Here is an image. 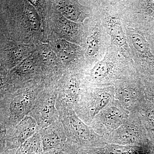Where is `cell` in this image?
<instances>
[{
	"instance_id": "6da1fadb",
	"label": "cell",
	"mask_w": 154,
	"mask_h": 154,
	"mask_svg": "<svg viewBox=\"0 0 154 154\" xmlns=\"http://www.w3.org/2000/svg\"><path fill=\"white\" fill-rule=\"evenodd\" d=\"M132 60L125 57L111 44L103 59L81 74L82 88H104L113 86L118 80L136 74Z\"/></svg>"
},
{
	"instance_id": "7a4b0ae2",
	"label": "cell",
	"mask_w": 154,
	"mask_h": 154,
	"mask_svg": "<svg viewBox=\"0 0 154 154\" xmlns=\"http://www.w3.org/2000/svg\"><path fill=\"white\" fill-rule=\"evenodd\" d=\"M56 107L66 134L67 142L64 150L67 153L107 144L105 137L96 133L77 115L73 105L56 102Z\"/></svg>"
},
{
	"instance_id": "3957f363",
	"label": "cell",
	"mask_w": 154,
	"mask_h": 154,
	"mask_svg": "<svg viewBox=\"0 0 154 154\" xmlns=\"http://www.w3.org/2000/svg\"><path fill=\"white\" fill-rule=\"evenodd\" d=\"M94 3V8H91L101 19L110 36L111 44L118 48L125 57L132 60L128 44L126 21L122 0H104Z\"/></svg>"
},
{
	"instance_id": "277c9868",
	"label": "cell",
	"mask_w": 154,
	"mask_h": 154,
	"mask_svg": "<svg viewBox=\"0 0 154 154\" xmlns=\"http://www.w3.org/2000/svg\"><path fill=\"white\" fill-rule=\"evenodd\" d=\"M39 91L37 87L28 86L1 97L0 129L15 126L28 116L36 104Z\"/></svg>"
},
{
	"instance_id": "5b68a950",
	"label": "cell",
	"mask_w": 154,
	"mask_h": 154,
	"mask_svg": "<svg viewBox=\"0 0 154 154\" xmlns=\"http://www.w3.org/2000/svg\"><path fill=\"white\" fill-rule=\"evenodd\" d=\"M125 29L131 57L137 73L143 81L154 75V54L145 35L127 22Z\"/></svg>"
},
{
	"instance_id": "8992f818",
	"label": "cell",
	"mask_w": 154,
	"mask_h": 154,
	"mask_svg": "<svg viewBox=\"0 0 154 154\" xmlns=\"http://www.w3.org/2000/svg\"><path fill=\"white\" fill-rule=\"evenodd\" d=\"M115 98L113 86L82 88L75 110L77 115L90 126L96 115Z\"/></svg>"
},
{
	"instance_id": "52a82bcc",
	"label": "cell",
	"mask_w": 154,
	"mask_h": 154,
	"mask_svg": "<svg viewBox=\"0 0 154 154\" xmlns=\"http://www.w3.org/2000/svg\"><path fill=\"white\" fill-rule=\"evenodd\" d=\"M94 16L87 25L84 45L86 57L93 66L102 60L111 44L110 36L100 18L96 13Z\"/></svg>"
},
{
	"instance_id": "ba28073f",
	"label": "cell",
	"mask_w": 154,
	"mask_h": 154,
	"mask_svg": "<svg viewBox=\"0 0 154 154\" xmlns=\"http://www.w3.org/2000/svg\"><path fill=\"white\" fill-rule=\"evenodd\" d=\"M116 98L130 113L137 112L146 100L143 82L137 74L114 83Z\"/></svg>"
},
{
	"instance_id": "9c48e42d",
	"label": "cell",
	"mask_w": 154,
	"mask_h": 154,
	"mask_svg": "<svg viewBox=\"0 0 154 154\" xmlns=\"http://www.w3.org/2000/svg\"><path fill=\"white\" fill-rule=\"evenodd\" d=\"M144 127L137 112L130 113L126 121L105 138L107 144L140 146L148 139Z\"/></svg>"
},
{
	"instance_id": "30bf717a",
	"label": "cell",
	"mask_w": 154,
	"mask_h": 154,
	"mask_svg": "<svg viewBox=\"0 0 154 154\" xmlns=\"http://www.w3.org/2000/svg\"><path fill=\"white\" fill-rule=\"evenodd\" d=\"M129 114L116 98L96 115L90 126L105 139L126 121Z\"/></svg>"
},
{
	"instance_id": "8fae6325",
	"label": "cell",
	"mask_w": 154,
	"mask_h": 154,
	"mask_svg": "<svg viewBox=\"0 0 154 154\" xmlns=\"http://www.w3.org/2000/svg\"><path fill=\"white\" fill-rule=\"evenodd\" d=\"M38 130L36 120L29 115L15 126L8 129H0V153L10 150L18 149Z\"/></svg>"
},
{
	"instance_id": "7c38bea8",
	"label": "cell",
	"mask_w": 154,
	"mask_h": 154,
	"mask_svg": "<svg viewBox=\"0 0 154 154\" xmlns=\"http://www.w3.org/2000/svg\"><path fill=\"white\" fill-rule=\"evenodd\" d=\"M57 94L48 90L39 94L34 107L28 115L36 120L39 129L45 128L59 119L56 107Z\"/></svg>"
},
{
	"instance_id": "4fadbf2b",
	"label": "cell",
	"mask_w": 154,
	"mask_h": 154,
	"mask_svg": "<svg viewBox=\"0 0 154 154\" xmlns=\"http://www.w3.org/2000/svg\"><path fill=\"white\" fill-rule=\"evenodd\" d=\"M42 140L43 151L53 149H62L65 148L67 137L64 128L60 120L49 126L39 129Z\"/></svg>"
},
{
	"instance_id": "5bb4252c",
	"label": "cell",
	"mask_w": 154,
	"mask_h": 154,
	"mask_svg": "<svg viewBox=\"0 0 154 154\" xmlns=\"http://www.w3.org/2000/svg\"><path fill=\"white\" fill-rule=\"evenodd\" d=\"M57 102L71 105H76L79 99L82 85L81 74L77 72L68 75L62 83Z\"/></svg>"
},
{
	"instance_id": "9a60e30c",
	"label": "cell",
	"mask_w": 154,
	"mask_h": 154,
	"mask_svg": "<svg viewBox=\"0 0 154 154\" xmlns=\"http://www.w3.org/2000/svg\"><path fill=\"white\" fill-rule=\"evenodd\" d=\"M58 7L64 17L76 23H82L86 19L93 16V11L90 7L83 6L77 1L60 2Z\"/></svg>"
},
{
	"instance_id": "2e32d148",
	"label": "cell",
	"mask_w": 154,
	"mask_h": 154,
	"mask_svg": "<svg viewBox=\"0 0 154 154\" xmlns=\"http://www.w3.org/2000/svg\"><path fill=\"white\" fill-rule=\"evenodd\" d=\"M56 47L59 52L60 56L63 61L70 62L79 61L82 56L83 49L82 47L64 40L58 42Z\"/></svg>"
},
{
	"instance_id": "e0dca14e",
	"label": "cell",
	"mask_w": 154,
	"mask_h": 154,
	"mask_svg": "<svg viewBox=\"0 0 154 154\" xmlns=\"http://www.w3.org/2000/svg\"><path fill=\"white\" fill-rule=\"evenodd\" d=\"M39 131V130H38ZM38 131L18 149L19 154H41L43 152L41 136Z\"/></svg>"
},
{
	"instance_id": "ac0fdd59",
	"label": "cell",
	"mask_w": 154,
	"mask_h": 154,
	"mask_svg": "<svg viewBox=\"0 0 154 154\" xmlns=\"http://www.w3.org/2000/svg\"><path fill=\"white\" fill-rule=\"evenodd\" d=\"M40 56L42 63L48 66L52 65L55 60V54L50 48L48 46L42 48Z\"/></svg>"
},
{
	"instance_id": "d6986e66",
	"label": "cell",
	"mask_w": 154,
	"mask_h": 154,
	"mask_svg": "<svg viewBox=\"0 0 154 154\" xmlns=\"http://www.w3.org/2000/svg\"><path fill=\"white\" fill-rule=\"evenodd\" d=\"M26 15L30 28L35 31L38 30L40 28V21L35 11L31 9H28Z\"/></svg>"
},
{
	"instance_id": "ffe728a7",
	"label": "cell",
	"mask_w": 154,
	"mask_h": 154,
	"mask_svg": "<svg viewBox=\"0 0 154 154\" xmlns=\"http://www.w3.org/2000/svg\"><path fill=\"white\" fill-rule=\"evenodd\" d=\"M23 51L22 48H13L10 52V55L13 59H18L23 55Z\"/></svg>"
},
{
	"instance_id": "44dd1931",
	"label": "cell",
	"mask_w": 154,
	"mask_h": 154,
	"mask_svg": "<svg viewBox=\"0 0 154 154\" xmlns=\"http://www.w3.org/2000/svg\"><path fill=\"white\" fill-rule=\"evenodd\" d=\"M41 154H67L64 150L62 149H53L43 151Z\"/></svg>"
},
{
	"instance_id": "7402d4cb",
	"label": "cell",
	"mask_w": 154,
	"mask_h": 154,
	"mask_svg": "<svg viewBox=\"0 0 154 154\" xmlns=\"http://www.w3.org/2000/svg\"><path fill=\"white\" fill-rule=\"evenodd\" d=\"M1 154H19L18 149L10 150L6 151L3 152Z\"/></svg>"
}]
</instances>
